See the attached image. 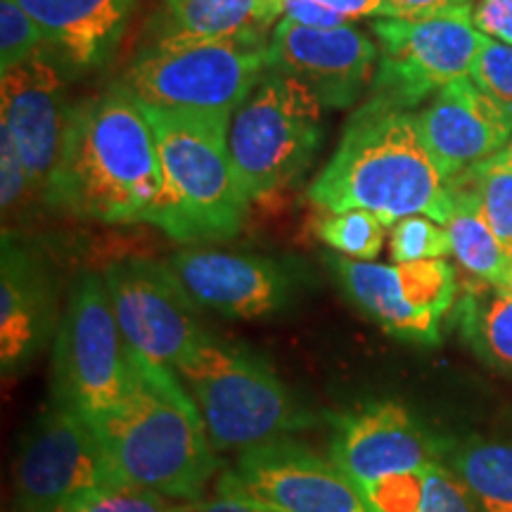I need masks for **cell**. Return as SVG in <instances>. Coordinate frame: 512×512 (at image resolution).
<instances>
[{
  "label": "cell",
  "mask_w": 512,
  "mask_h": 512,
  "mask_svg": "<svg viewBox=\"0 0 512 512\" xmlns=\"http://www.w3.org/2000/svg\"><path fill=\"white\" fill-rule=\"evenodd\" d=\"M377 46L361 31L320 29L283 17L271 31L268 69L292 76L328 110H347L373 86Z\"/></svg>",
  "instance_id": "16"
},
{
  "label": "cell",
  "mask_w": 512,
  "mask_h": 512,
  "mask_svg": "<svg viewBox=\"0 0 512 512\" xmlns=\"http://www.w3.org/2000/svg\"><path fill=\"white\" fill-rule=\"evenodd\" d=\"M448 181L475 197L486 223L512 256V159L501 150Z\"/></svg>",
  "instance_id": "25"
},
{
  "label": "cell",
  "mask_w": 512,
  "mask_h": 512,
  "mask_svg": "<svg viewBox=\"0 0 512 512\" xmlns=\"http://www.w3.org/2000/svg\"><path fill=\"white\" fill-rule=\"evenodd\" d=\"M505 287H508V290H512V271H510V280H508V285H505Z\"/></svg>",
  "instance_id": "40"
},
{
  "label": "cell",
  "mask_w": 512,
  "mask_h": 512,
  "mask_svg": "<svg viewBox=\"0 0 512 512\" xmlns=\"http://www.w3.org/2000/svg\"><path fill=\"white\" fill-rule=\"evenodd\" d=\"M36 202H41L34 178L24 166L12 133L0 124V204H3V226L29 219V211ZM3 228V230H5Z\"/></svg>",
  "instance_id": "27"
},
{
  "label": "cell",
  "mask_w": 512,
  "mask_h": 512,
  "mask_svg": "<svg viewBox=\"0 0 512 512\" xmlns=\"http://www.w3.org/2000/svg\"><path fill=\"white\" fill-rule=\"evenodd\" d=\"M387 226L363 209L330 214L318 223V238L330 249L356 261H373L384 245Z\"/></svg>",
  "instance_id": "26"
},
{
  "label": "cell",
  "mask_w": 512,
  "mask_h": 512,
  "mask_svg": "<svg viewBox=\"0 0 512 512\" xmlns=\"http://www.w3.org/2000/svg\"><path fill=\"white\" fill-rule=\"evenodd\" d=\"M422 479H425V470L377 479V482L363 484L361 489L366 491L368 501L377 512H418Z\"/></svg>",
  "instance_id": "33"
},
{
  "label": "cell",
  "mask_w": 512,
  "mask_h": 512,
  "mask_svg": "<svg viewBox=\"0 0 512 512\" xmlns=\"http://www.w3.org/2000/svg\"><path fill=\"white\" fill-rule=\"evenodd\" d=\"M69 69L50 48L3 74V124L15 138L24 166L41 200L62 155L64 133L74 105L69 102Z\"/></svg>",
  "instance_id": "17"
},
{
  "label": "cell",
  "mask_w": 512,
  "mask_h": 512,
  "mask_svg": "<svg viewBox=\"0 0 512 512\" xmlns=\"http://www.w3.org/2000/svg\"><path fill=\"white\" fill-rule=\"evenodd\" d=\"M285 17L292 22L306 24V27H320V29H335L347 27L351 17L342 15V12L330 10L328 5L316 3V0H285Z\"/></svg>",
  "instance_id": "36"
},
{
  "label": "cell",
  "mask_w": 512,
  "mask_h": 512,
  "mask_svg": "<svg viewBox=\"0 0 512 512\" xmlns=\"http://www.w3.org/2000/svg\"><path fill=\"white\" fill-rule=\"evenodd\" d=\"M285 17V0H164L150 17V43L169 38L268 36Z\"/></svg>",
  "instance_id": "21"
},
{
  "label": "cell",
  "mask_w": 512,
  "mask_h": 512,
  "mask_svg": "<svg viewBox=\"0 0 512 512\" xmlns=\"http://www.w3.org/2000/svg\"><path fill=\"white\" fill-rule=\"evenodd\" d=\"M472 22L479 34L512 46V0H479Z\"/></svg>",
  "instance_id": "35"
},
{
  "label": "cell",
  "mask_w": 512,
  "mask_h": 512,
  "mask_svg": "<svg viewBox=\"0 0 512 512\" xmlns=\"http://www.w3.org/2000/svg\"><path fill=\"white\" fill-rule=\"evenodd\" d=\"M200 408L216 453L290 439L318 422L271 363L209 332L174 368Z\"/></svg>",
  "instance_id": "4"
},
{
  "label": "cell",
  "mask_w": 512,
  "mask_h": 512,
  "mask_svg": "<svg viewBox=\"0 0 512 512\" xmlns=\"http://www.w3.org/2000/svg\"><path fill=\"white\" fill-rule=\"evenodd\" d=\"M230 157L249 200L302 176L323 143V105L309 88L275 69L242 102L230 126Z\"/></svg>",
  "instance_id": "8"
},
{
  "label": "cell",
  "mask_w": 512,
  "mask_h": 512,
  "mask_svg": "<svg viewBox=\"0 0 512 512\" xmlns=\"http://www.w3.org/2000/svg\"><path fill=\"white\" fill-rule=\"evenodd\" d=\"M48 48L46 36L17 0H0V69L12 72Z\"/></svg>",
  "instance_id": "29"
},
{
  "label": "cell",
  "mask_w": 512,
  "mask_h": 512,
  "mask_svg": "<svg viewBox=\"0 0 512 512\" xmlns=\"http://www.w3.org/2000/svg\"><path fill=\"white\" fill-rule=\"evenodd\" d=\"M41 27L48 48L69 72H91L110 60L138 0H17Z\"/></svg>",
  "instance_id": "20"
},
{
  "label": "cell",
  "mask_w": 512,
  "mask_h": 512,
  "mask_svg": "<svg viewBox=\"0 0 512 512\" xmlns=\"http://www.w3.org/2000/svg\"><path fill=\"white\" fill-rule=\"evenodd\" d=\"M169 264L202 309L228 318L278 316L309 283L294 259L214 247L181 249Z\"/></svg>",
  "instance_id": "13"
},
{
  "label": "cell",
  "mask_w": 512,
  "mask_h": 512,
  "mask_svg": "<svg viewBox=\"0 0 512 512\" xmlns=\"http://www.w3.org/2000/svg\"><path fill=\"white\" fill-rule=\"evenodd\" d=\"M418 512H482L467 486L446 463L425 467Z\"/></svg>",
  "instance_id": "32"
},
{
  "label": "cell",
  "mask_w": 512,
  "mask_h": 512,
  "mask_svg": "<svg viewBox=\"0 0 512 512\" xmlns=\"http://www.w3.org/2000/svg\"><path fill=\"white\" fill-rule=\"evenodd\" d=\"M112 309L128 349L174 370L209 330L171 264L128 256L105 268Z\"/></svg>",
  "instance_id": "12"
},
{
  "label": "cell",
  "mask_w": 512,
  "mask_h": 512,
  "mask_svg": "<svg viewBox=\"0 0 512 512\" xmlns=\"http://www.w3.org/2000/svg\"><path fill=\"white\" fill-rule=\"evenodd\" d=\"M43 207L112 226L166 230L169 190L155 133L136 100L110 88L76 102Z\"/></svg>",
  "instance_id": "1"
},
{
  "label": "cell",
  "mask_w": 512,
  "mask_h": 512,
  "mask_svg": "<svg viewBox=\"0 0 512 512\" xmlns=\"http://www.w3.org/2000/svg\"><path fill=\"white\" fill-rule=\"evenodd\" d=\"M465 3H470V0H384L389 12L387 17H425Z\"/></svg>",
  "instance_id": "37"
},
{
  "label": "cell",
  "mask_w": 512,
  "mask_h": 512,
  "mask_svg": "<svg viewBox=\"0 0 512 512\" xmlns=\"http://www.w3.org/2000/svg\"><path fill=\"white\" fill-rule=\"evenodd\" d=\"M446 463L482 512H512V441L467 437L441 441Z\"/></svg>",
  "instance_id": "23"
},
{
  "label": "cell",
  "mask_w": 512,
  "mask_h": 512,
  "mask_svg": "<svg viewBox=\"0 0 512 512\" xmlns=\"http://www.w3.org/2000/svg\"><path fill=\"white\" fill-rule=\"evenodd\" d=\"M117 484L124 482L114 475L93 422L50 396L19 439L15 512H64Z\"/></svg>",
  "instance_id": "10"
},
{
  "label": "cell",
  "mask_w": 512,
  "mask_h": 512,
  "mask_svg": "<svg viewBox=\"0 0 512 512\" xmlns=\"http://www.w3.org/2000/svg\"><path fill=\"white\" fill-rule=\"evenodd\" d=\"M268 43L271 36L155 41L112 88L155 110L230 117L266 74Z\"/></svg>",
  "instance_id": "6"
},
{
  "label": "cell",
  "mask_w": 512,
  "mask_h": 512,
  "mask_svg": "<svg viewBox=\"0 0 512 512\" xmlns=\"http://www.w3.org/2000/svg\"><path fill=\"white\" fill-rule=\"evenodd\" d=\"M131 349L114 316L105 275L83 271L69 285L53 339V392L83 418L98 422L126 396Z\"/></svg>",
  "instance_id": "7"
},
{
  "label": "cell",
  "mask_w": 512,
  "mask_h": 512,
  "mask_svg": "<svg viewBox=\"0 0 512 512\" xmlns=\"http://www.w3.org/2000/svg\"><path fill=\"white\" fill-rule=\"evenodd\" d=\"M316 207L363 209L384 226L408 216L451 219L453 192L422 140L418 114L368 98L349 119L335 155L309 188Z\"/></svg>",
  "instance_id": "2"
},
{
  "label": "cell",
  "mask_w": 512,
  "mask_h": 512,
  "mask_svg": "<svg viewBox=\"0 0 512 512\" xmlns=\"http://www.w3.org/2000/svg\"><path fill=\"white\" fill-rule=\"evenodd\" d=\"M448 185L453 192V211L444 228L451 238L453 256L467 273L482 283L505 287L512 271L510 252L486 223L475 197L456 183L448 181Z\"/></svg>",
  "instance_id": "24"
},
{
  "label": "cell",
  "mask_w": 512,
  "mask_h": 512,
  "mask_svg": "<svg viewBox=\"0 0 512 512\" xmlns=\"http://www.w3.org/2000/svg\"><path fill=\"white\" fill-rule=\"evenodd\" d=\"M183 512H275L271 505L249 494L233 472H221L216 477L214 491L209 496L197 498L192 503H183Z\"/></svg>",
  "instance_id": "34"
},
{
  "label": "cell",
  "mask_w": 512,
  "mask_h": 512,
  "mask_svg": "<svg viewBox=\"0 0 512 512\" xmlns=\"http://www.w3.org/2000/svg\"><path fill=\"white\" fill-rule=\"evenodd\" d=\"M422 140L446 178L498 155L512 138V117L479 91L475 81L456 79L418 114Z\"/></svg>",
  "instance_id": "19"
},
{
  "label": "cell",
  "mask_w": 512,
  "mask_h": 512,
  "mask_svg": "<svg viewBox=\"0 0 512 512\" xmlns=\"http://www.w3.org/2000/svg\"><path fill=\"white\" fill-rule=\"evenodd\" d=\"M441 441L403 403L363 401L330 415L328 458L363 486L439 463Z\"/></svg>",
  "instance_id": "14"
},
{
  "label": "cell",
  "mask_w": 512,
  "mask_h": 512,
  "mask_svg": "<svg viewBox=\"0 0 512 512\" xmlns=\"http://www.w3.org/2000/svg\"><path fill=\"white\" fill-rule=\"evenodd\" d=\"M143 112L155 133L171 200L164 233L190 245L235 238L245 226L252 200L230 157V117L155 107H143Z\"/></svg>",
  "instance_id": "5"
},
{
  "label": "cell",
  "mask_w": 512,
  "mask_h": 512,
  "mask_svg": "<svg viewBox=\"0 0 512 512\" xmlns=\"http://www.w3.org/2000/svg\"><path fill=\"white\" fill-rule=\"evenodd\" d=\"M230 472L275 512H377L342 467L294 439L247 448Z\"/></svg>",
  "instance_id": "15"
},
{
  "label": "cell",
  "mask_w": 512,
  "mask_h": 512,
  "mask_svg": "<svg viewBox=\"0 0 512 512\" xmlns=\"http://www.w3.org/2000/svg\"><path fill=\"white\" fill-rule=\"evenodd\" d=\"M392 259L394 264L446 259L453 254L451 238L430 216H408L392 226Z\"/></svg>",
  "instance_id": "28"
},
{
  "label": "cell",
  "mask_w": 512,
  "mask_h": 512,
  "mask_svg": "<svg viewBox=\"0 0 512 512\" xmlns=\"http://www.w3.org/2000/svg\"><path fill=\"white\" fill-rule=\"evenodd\" d=\"M119 482L178 503L202 498L219 472L202 413L171 368L131 351L126 396L93 422Z\"/></svg>",
  "instance_id": "3"
},
{
  "label": "cell",
  "mask_w": 512,
  "mask_h": 512,
  "mask_svg": "<svg viewBox=\"0 0 512 512\" xmlns=\"http://www.w3.org/2000/svg\"><path fill=\"white\" fill-rule=\"evenodd\" d=\"M453 320L472 354L512 380V290L479 280L458 297Z\"/></svg>",
  "instance_id": "22"
},
{
  "label": "cell",
  "mask_w": 512,
  "mask_h": 512,
  "mask_svg": "<svg viewBox=\"0 0 512 512\" xmlns=\"http://www.w3.org/2000/svg\"><path fill=\"white\" fill-rule=\"evenodd\" d=\"M64 512H183V503L138 486L117 484L95 491Z\"/></svg>",
  "instance_id": "31"
},
{
  "label": "cell",
  "mask_w": 512,
  "mask_h": 512,
  "mask_svg": "<svg viewBox=\"0 0 512 512\" xmlns=\"http://www.w3.org/2000/svg\"><path fill=\"white\" fill-rule=\"evenodd\" d=\"M503 152H505V155H508V157L512 159V138L508 140V145H505V147H503Z\"/></svg>",
  "instance_id": "39"
},
{
  "label": "cell",
  "mask_w": 512,
  "mask_h": 512,
  "mask_svg": "<svg viewBox=\"0 0 512 512\" xmlns=\"http://www.w3.org/2000/svg\"><path fill=\"white\" fill-rule=\"evenodd\" d=\"M316 3L328 5L330 10L342 12L351 19L356 17H387V5L384 0H316Z\"/></svg>",
  "instance_id": "38"
},
{
  "label": "cell",
  "mask_w": 512,
  "mask_h": 512,
  "mask_svg": "<svg viewBox=\"0 0 512 512\" xmlns=\"http://www.w3.org/2000/svg\"><path fill=\"white\" fill-rule=\"evenodd\" d=\"M373 34L380 55L368 98L406 112L470 74L484 38L470 3L425 17H377Z\"/></svg>",
  "instance_id": "9"
},
{
  "label": "cell",
  "mask_w": 512,
  "mask_h": 512,
  "mask_svg": "<svg viewBox=\"0 0 512 512\" xmlns=\"http://www.w3.org/2000/svg\"><path fill=\"white\" fill-rule=\"evenodd\" d=\"M60 290L48 259L17 233L3 230L0 247V370L22 375L55 339Z\"/></svg>",
  "instance_id": "18"
},
{
  "label": "cell",
  "mask_w": 512,
  "mask_h": 512,
  "mask_svg": "<svg viewBox=\"0 0 512 512\" xmlns=\"http://www.w3.org/2000/svg\"><path fill=\"white\" fill-rule=\"evenodd\" d=\"M347 299L370 323L403 342L437 347L441 325L458 302L456 268L446 259L373 264L325 256Z\"/></svg>",
  "instance_id": "11"
},
{
  "label": "cell",
  "mask_w": 512,
  "mask_h": 512,
  "mask_svg": "<svg viewBox=\"0 0 512 512\" xmlns=\"http://www.w3.org/2000/svg\"><path fill=\"white\" fill-rule=\"evenodd\" d=\"M470 79L512 117V46L484 36Z\"/></svg>",
  "instance_id": "30"
}]
</instances>
